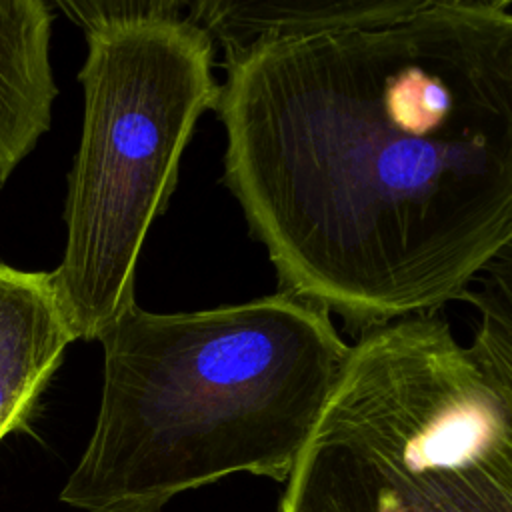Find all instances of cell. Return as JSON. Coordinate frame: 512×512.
<instances>
[{"label":"cell","instance_id":"obj_1","mask_svg":"<svg viewBox=\"0 0 512 512\" xmlns=\"http://www.w3.org/2000/svg\"><path fill=\"white\" fill-rule=\"evenodd\" d=\"M512 2L252 44L224 64V184L280 290L358 334L472 300L510 256Z\"/></svg>","mask_w":512,"mask_h":512},{"label":"cell","instance_id":"obj_2","mask_svg":"<svg viewBox=\"0 0 512 512\" xmlns=\"http://www.w3.org/2000/svg\"><path fill=\"white\" fill-rule=\"evenodd\" d=\"M98 342L96 424L60 492L84 512H162L238 472L286 482L350 350L284 290L178 314L134 302Z\"/></svg>","mask_w":512,"mask_h":512},{"label":"cell","instance_id":"obj_3","mask_svg":"<svg viewBox=\"0 0 512 512\" xmlns=\"http://www.w3.org/2000/svg\"><path fill=\"white\" fill-rule=\"evenodd\" d=\"M462 346L436 312L350 346L278 512H512L510 264Z\"/></svg>","mask_w":512,"mask_h":512},{"label":"cell","instance_id":"obj_4","mask_svg":"<svg viewBox=\"0 0 512 512\" xmlns=\"http://www.w3.org/2000/svg\"><path fill=\"white\" fill-rule=\"evenodd\" d=\"M180 0H58L88 54L80 144L68 174L66 244L52 282L76 340L136 302V262L178 182L182 152L220 84L214 42Z\"/></svg>","mask_w":512,"mask_h":512},{"label":"cell","instance_id":"obj_5","mask_svg":"<svg viewBox=\"0 0 512 512\" xmlns=\"http://www.w3.org/2000/svg\"><path fill=\"white\" fill-rule=\"evenodd\" d=\"M74 340L52 274L0 262V440L28 422Z\"/></svg>","mask_w":512,"mask_h":512},{"label":"cell","instance_id":"obj_6","mask_svg":"<svg viewBox=\"0 0 512 512\" xmlns=\"http://www.w3.org/2000/svg\"><path fill=\"white\" fill-rule=\"evenodd\" d=\"M52 20L44 0H0V188L50 128Z\"/></svg>","mask_w":512,"mask_h":512},{"label":"cell","instance_id":"obj_7","mask_svg":"<svg viewBox=\"0 0 512 512\" xmlns=\"http://www.w3.org/2000/svg\"><path fill=\"white\" fill-rule=\"evenodd\" d=\"M422 2L424 0H198L186 4V16L210 34L214 48H222L224 66L256 42L294 40L386 24L412 14Z\"/></svg>","mask_w":512,"mask_h":512}]
</instances>
